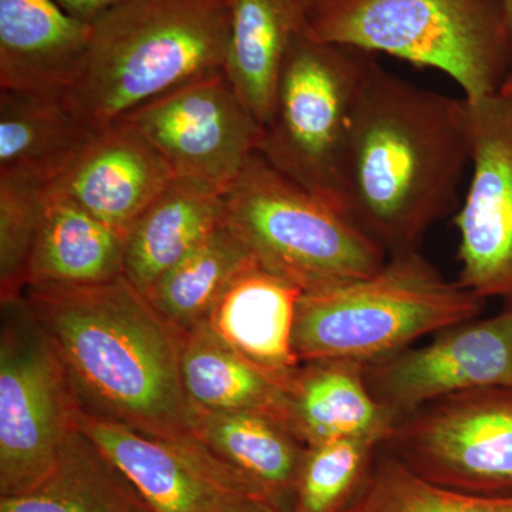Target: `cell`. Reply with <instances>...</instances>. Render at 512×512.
Returning <instances> with one entry per match:
<instances>
[{"instance_id": "cell-1", "label": "cell", "mask_w": 512, "mask_h": 512, "mask_svg": "<svg viewBox=\"0 0 512 512\" xmlns=\"http://www.w3.org/2000/svg\"><path fill=\"white\" fill-rule=\"evenodd\" d=\"M464 99L373 63L357 97L340 171V205L387 255L417 251L457 201L470 167Z\"/></svg>"}, {"instance_id": "cell-2", "label": "cell", "mask_w": 512, "mask_h": 512, "mask_svg": "<svg viewBox=\"0 0 512 512\" xmlns=\"http://www.w3.org/2000/svg\"><path fill=\"white\" fill-rule=\"evenodd\" d=\"M23 299L52 340L83 414L161 439L192 436L197 410L181 377L185 335L126 275L29 286Z\"/></svg>"}, {"instance_id": "cell-3", "label": "cell", "mask_w": 512, "mask_h": 512, "mask_svg": "<svg viewBox=\"0 0 512 512\" xmlns=\"http://www.w3.org/2000/svg\"><path fill=\"white\" fill-rule=\"evenodd\" d=\"M229 0H124L93 22L82 70L63 101L93 131L224 69Z\"/></svg>"}, {"instance_id": "cell-4", "label": "cell", "mask_w": 512, "mask_h": 512, "mask_svg": "<svg viewBox=\"0 0 512 512\" xmlns=\"http://www.w3.org/2000/svg\"><path fill=\"white\" fill-rule=\"evenodd\" d=\"M484 299L451 282L419 252L389 256L366 278L303 292L293 346L301 362L372 365L429 335L477 319Z\"/></svg>"}, {"instance_id": "cell-5", "label": "cell", "mask_w": 512, "mask_h": 512, "mask_svg": "<svg viewBox=\"0 0 512 512\" xmlns=\"http://www.w3.org/2000/svg\"><path fill=\"white\" fill-rule=\"evenodd\" d=\"M305 33L439 70L467 101L500 92L512 46L500 0H311Z\"/></svg>"}, {"instance_id": "cell-6", "label": "cell", "mask_w": 512, "mask_h": 512, "mask_svg": "<svg viewBox=\"0 0 512 512\" xmlns=\"http://www.w3.org/2000/svg\"><path fill=\"white\" fill-rule=\"evenodd\" d=\"M224 201L225 222L258 264L303 292L366 278L389 259L345 212L293 183L258 153Z\"/></svg>"}, {"instance_id": "cell-7", "label": "cell", "mask_w": 512, "mask_h": 512, "mask_svg": "<svg viewBox=\"0 0 512 512\" xmlns=\"http://www.w3.org/2000/svg\"><path fill=\"white\" fill-rule=\"evenodd\" d=\"M375 62L362 50L319 42L303 32L289 50L274 111L262 127L259 156L339 210L350 120Z\"/></svg>"}, {"instance_id": "cell-8", "label": "cell", "mask_w": 512, "mask_h": 512, "mask_svg": "<svg viewBox=\"0 0 512 512\" xmlns=\"http://www.w3.org/2000/svg\"><path fill=\"white\" fill-rule=\"evenodd\" d=\"M0 303V497H13L53 470L80 429L82 410L52 340L23 296Z\"/></svg>"}, {"instance_id": "cell-9", "label": "cell", "mask_w": 512, "mask_h": 512, "mask_svg": "<svg viewBox=\"0 0 512 512\" xmlns=\"http://www.w3.org/2000/svg\"><path fill=\"white\" fill-rule=\"evenodd\" d=\"M431 483L512 494V387H487L426 404L397 421L382 446Z\"/></svg>"}, {"instance_id": "cell-10", "label": "cell", "mask_w": 512, "mask_h": 512, "mask_svg": "<svg viewBox=\"0 0 512 512\" xmlns=\"http://www.w3.org/2000/svg\"><path fill=\"white\" fill-rule=\"evenodd\" d=\"M130 121L160 151L175 178L225 192L258 153L262 127L241 103L224 69L131 111Z\"/></svg>"}, {"instance_id": "cell-11", "label": "cell", "mask_w": 512, "mask_h": 512, "mask_svg": "<svg viewBox=\"0 0 512 512\" xmlns=\"http://www.w3.org/2000/svg\"><path fill=\"white\" fill-rule=\"evenodd\" d=\"M467 101V100H466ZM470 170L458 232V284L512 303V97L467 101Z\"/></svg>"}, {"instance_id": "cell-12", "label": "cell", "mask_w": 512, "mask_h": 512, "mask_svg": "<svg viewBox=\"0 0 512 512\" xmlns=\"http://www.w3.org/2000/svg\"><path fill=\"white\" fill-rule=\"evenodd\" d=\"M80 430L123 471L154 512H232L248 500L276 503L194 436L161 439L83 413Z\"/></svg>"}, {"instance_id": "cell-13", "label": "cell", "mask_w": 512, "mask_h": 512, "mask_svg": "<svg viewBox=\"0 0 512 512\" xmlns=\"http://www.w3.org/2000/svg\"><path fill=\"white\" fill-rule=\"evenodd\" d=\"M377 402L397 419L453 394L512 387V308L468 320L433 342L366 366Z\"/></svg>"}, {"instance_id": "cell-14", "label": "cell", "mask_w": 512, "mask_h": 512, "mask_svg": "<svg viewBox=\"0 0 512 512\" xmlns=\"http://www.w3.org/2000/svg\"><path fill=\"white\" fill-rule=\"evenodd\" d=\"M174 178L151 141L130 121L119 120L96 131L49 191L76 202L127 237Z\"/></svg>"}, {"instance_id": "cell-15", "label": "cell", "mask_w": 512, "mask_h": 512, "mask_svg": "<svg viewBox=\"0 0 512 512\" xmlns=\"http://www.w3.org/2000/svg\"><path fill=\"white\" fill-rule=\"evenodd\" d=\"M92 35L55 0H0V90L63 99Z\"/></svg>"}, {"instance_id": "cell-16", "label": "cell", "mask_w": 512, "mask_h": 512, "mask_svg": "<svg viewBox=\"0 0 512 512\" xmlns=\"http://www.w3.org/2000/svg\"><path fill=\"white\" fill-rule=\"evenodd\" d=\"M366 365L352 360L303 362L285 387L284 420L306 447L339 439L384 444L396 426L392 412L377 402Z\"/></svg>"}, {"instance_id": "cell-17", "label": "cell", "mask_w": 512, "mask_h": 512, "mask_svg": "<svg viewBox=\"0 0 512 512\" xmlns=\"http://www.w3.org/2000/svg\"><path fill=\"white\" fill-rule=\"evenodd\" d=\"M302 293L255 262L222 293L205 325L249 362L288 382L302 365L293 346Z\"/></svg>"}, {"instance_id": "cell-18", "label": "cell", "mask_w": 512, "mask_h": 512, "mask_svg": "<svg viewBox=\"0 0 512 512\" xmlns=\"http://www.w3.org/2000/svg\"><path fill=\"white\" fill-rule=\"evenodd\" d=\"M311 0H229L231 28L224 72L241 103L264 127L296 37L306 30Z\"/></svg>"}, {"instance_id": "cell-19", "label": "cell", "mask_w": 512, "mask_h": 512, "mask_svg": "<svg viewBox=\"0 0 512 512\" xmlns=\"http://www.w3.org/2000/svg\"><path fill=\"white\" fill-rule=\"evenodd\" d=\"M224 220L222 192L174 178L128 231L124 275L147 295L165 272Z\"/></svg>"}, {"instance_id": "cell-20", "label": "cell", "mask_w": 512, "mask_h": 512, "mask_svg": "<svg viewBox=\"0 0 512 512\" xmlns=\"http://www.w3.org/2000/svg\"><path fill=\"white\" fill-rule=\"evenodd\" d=\"M124 254V235L76 202L47 190L28 288L113 281L124 275Z\"/></svg>"}, {"instance_id": "cell-21", "label": "cell", "mask_w": 512, "mask_h": 512, "mask_svg": "<svg viewBox=\"0 0 512 512\" xmlns=\"http://www.w3.org/2000/svg\"><path fill=\"white\" fill-rule=\"evenodd\" d=\"M192 436L276 503L292 507L306 446L284 420L264 412L197 410Z\"/></svg>"}, {"instance_id": "cell-22", "label": "cell", "mask_w": 512, "mask_h": 512, "mask_svg": "<svg viewBox=\"0 0 512 512\" xmlns=\"http://www.w3.org/2000/svg\"><path fill=\"white\" fill-rule=\"evenodd\" d=\"M94 134L62 97L0 90V175H23L50 185Z\"/></svg>"}, {"instance_id": "cell-23", "label": "cell", "mask_w": 512, "mask_h": 512, "mask_svg": "<svg viewBox=\"0 0 512 512\" xmlns=\"http://www.w3.org/2000/svg\"><path fill=\"white\" fill-rule=\"evenodd\" d=\"M0 512H154L131 481L82 430L67 440L45 480L13 497Z\"/></svg>"}, {"instance_id": "cell-24", "label": "cell", "mask_w": 512, "mask_h": 512, "mask_svg": "<svg viewBox=\"0 0 512 512\" xmlns=\"http://www.w3.org/2000/svg\"><path fill=\"white\" fill-rule=\"evenodd\" d=\"M181 377L195 410L264 412L284 420L289 380L285 382L249 362L205 323L185 335Z\"/></svg>"}, {"instance_id": "cell-25", "label": "cell", "mask_w": 512, "mask_h": 512, "mask_svg": "<svg viewBox=\"0 0 512 512\" xmlns=\"http://www.w3.org/2000/svg\"><path fill=\"white\" fill-rule=\"evenodd\" d=\"M255 262L247 245L224 220L165 272L146 296L170 325L187 335L207 323L222 293Z\"/></svg>"}, {"instance_id": "cell-26", "label": "cell", "mask_w": 512, "mask_h": 512, "mask_svg": "<svg viewBox=\"0 0 512 512\" xmlns=\"http://www.w3.org/2000/svg\"><path fill=\"white\" fill-rule=\"evenodd\" d=\"M379 450L362 490L345 512H512V494L443 487L417 476L384 448V453Z\"/></svg>"}, {"instance_id": "cell-27", "label": "cell", "mask_w": 512, "mask_h": 512, "mask_svg": "<svg viewBox=\"0 0 512 512\" xmlns=\"http://www.w3.org/2000/svg\"><path fill=\"white\" fill-rule=\"evenodd\" d=\"M382 444L339 439L306 447L293 512H345L362 490Z\"/></svg>"}, {"instance_id": "cell-28", "label": "cell", "mask_w": 512, "mask_h": 512, "mask_svg": "<svg viewBox=\"0 0 512 512\" xmlns=\"http://www.w3.org/2000/svg\"><path fill=\"white\" fill-rule=\"evenodd\" d=\"M49 184L0 175V302L23 296Z\"/></svg>"}, {"instance_id": "cell-29", "label": "cell", "mask_w": 512, "mask_h": 512, "mask_svg": "<svg viewBox=\"0 0 512 512\" xmlns=\"http://www.w3.org/2000/svg\"><path fill=\"white\" fill-rule=\"evenodd\" d=\"M70 15L82 19L84 22L93 23L101 15L124 2V0H55Z\"/></svg>"}, {"instance_id": "cell-30", "label": "cell", "mask_w": 512, "mask_h": 512, "mask_svg": "<svg viewBox=\"0 0 512 512\" xmlns=\"http://www.w3.org/2000/svg\"><path fill=\"white\" fill-rule=\"evenodd\" d=\"M232 512H293V510L292 507H285L268 500H248Z\"/></svg>"}, {"instance_id": "cell-31", "label": "cell", "mask_w": 512, "mask_h": 512, "mask_svg": "<svg viewBox=\"0 0 512 512\" xmlns=\"http://www.w3.org/2000/svg\"><path fill=\"white\" fill-rule=\"evenodd\" d=\"M498 93L504 94V96L512 97V46L507 73H505L503 84H501V89Z\"/></svg>"}, {"instance_id": "cell-32", "label": "cell", "mask_w": 512, "mask_h": 512, "mask_svg": "<svg viewBox=\"0 0 512 512\" xmlns=\"http://www.w3.org/2000/svg\"><path fill=\"white\" fill-rule=\"evenodd\" d=\"M503 8L505 28L512 39V0H500Z\"/></svg>"}]
</instances>
